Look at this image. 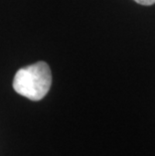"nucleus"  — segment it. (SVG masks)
Masks as SVG:
<instances>
[{
	"label": "nucleus",
	"mask_w": 155,
	"mask_h": 156,
	"mask_svg": "<svg viewBox=\"0 0 155 156\" xmlns=\"http://www.w3.org/2000/svg\"><path fill=\"white\" fill-rule=\"evenodd\" d=\"M135 2H137L138 4L141 5H145V6H149V5H153L155 3V0H134Z\"/></svg>",
	"instance_id": "nucleus-2"
},
{
	"label": "nucleus",
	"mask_w": 155,
	"mask_h": 156,
	"mask_svg": "<svg viewBox=\"0 0 155 156\" xmlns=\"http://www.w3.org/2000/svg\"><path fill=\"white\" fill-rule=\"evenodd\" d=\"M51 86V72L44 62L18 69L13 80L14 91L31 101H39L44 98Z\"/></svg>",
	"instance_id": "nucleus-1"
}]
</instances>
